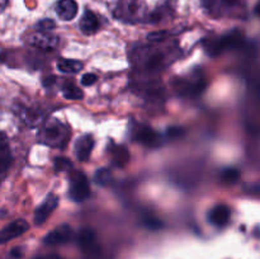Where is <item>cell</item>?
<instances>
[{
    "mask_svg": "<svg viewBox=\"0 0 260 259\" xmlns=\"http://www.w3.org/2000/svg\"><path fill=\"white\" fill-rule=\"evenodd\" d=\"M25 42L40 51H52L57 47L58 37L47 30L35 29L33 32L28 33Z\"/></svg>",
    "mask_w": 260,
    "mask_h": 259,
    "instance_id": "cell-8",
    "label": "cell"
},
{
    "mask_svg": "<svg viewBox=\"0 0 260 259\" xmlns=\"http://www.w3.org/2000/svg\"><path fill=\"white\" fill-rule=\"evenodd\" d=\"M202 4L215 18H240L246 10V0H202Z\"/></svg>",
    "mask_w": 260,
    "mask_h": 259,
    "instance_id": "cell-4",
    "label": "cell"
},
{
    "mask_svg": "<svg viewBox=\"0 0 260 259\" xmlns=\"http://www.w3.org/2000/svg\"><path fill=\"white\" fill-rule=\"evenodd\" d=\"M73 168V163L68 157H56L55 159V169L56 172H65Z\"/></svg>",
    "mask_w": 260,
    "mask_h": 259,
    "instance_id": "cell-24",
    "label": "cell"
},
{
    "mask_svg": "<svg viewBox=\"0 0 260 259\" xmlns=\"http://www.w3.org/2000/svg\"><path fill=\"white\" fill-rule=\"evenodd\" d=\"M28 229H29V223L23 220V218L13 221V222H10L9 225H7L0 230V244L8 243L13 239L23 235L24 233H27Z\"/></svg>",
    "mask_w": 260,
    "mask_h": 259,
    "instance_id": "cell-12",
    "label": "cell"
},
{
    "mask_svg": "<svg viewBox=\"0 0 260 259\" xmlns=\"http://www.w3.org/2000/svg\"><path fill=\"white\" fill-rule=\"evenodd\" d=\"M231 217L230 208L226 205H217L208 213V221L216 228H223L229 223Z\"/></svg>",
    "mask_w": 260,
    "mask_h": 259,
    "instance_id": "cell-15",
    "label": "cell"
},
{
    "mask_svg": "<svg viewBox=\"0 0 260 259\" xmlns=\"http://www.w3.org/2000/svg\"><path fill=\"white\" fill-rule=\"evenodd\" d=\"M62 94L66 99H70V101H80L84 96L83 90L79 89L74 83L63 84Z\"/></svg>",
    "mask_w": 260,
    "mask_h": 259,
    "instance_id": "cell-21",
    "label": "cell"
},
{
    "mask_svg": "<svg viewBox=\"0 0 260 259\" xmlns=\"http://www.w3.org/2000/svg\"><path fill=\"white\" fill-rule=\"evenodd\" d=\"M164 41H157L150 45H135L131 47L129 60L132 66L144 75H152L172 65L180 57V48L177 43Z\"/></svg>",
    "mask_w": 260,
    "mask_h": 259,
    "instance_id": "cell-1",
    "label": "cell"
},
{
    "mask_svg": "<svg viewBox=\"0 0 260 259\" xmlns=\"http://www.w3.org/2000/svg\"><path fill=\"white\" fill-rule=\"evenodd\" d=\"M78 244L81 250L88 255V258H98L101 249H99L96 235L91 229H81L78 234Z\"/></svg>",
    "mask_w": 260,
    "mask_h": 259,
    "instance_id": "cell-10",
    "label": "cell"
},
{
    "mask_svg": "<svg viewBox=\"0 0 260 259\" xmlns=\"http://www.w3.org/2000/svg\"><path fill=\"white\" fill-rule=\"evenodd\" d=\"M94 180H95L96 184L102 185H108L112 180V172L107 168H101L99 170H96L95 175H94Z\"/></svg>",
    "mask_w": 260,
    "mask_h": 259,
    "instance_id": "cell-22",
    "label": "cell"
},
{
    "mask_svg": "<svg viewBox=\"0 0 260 259\" xmlns=\"http://www.w3.org/2000/svg\"><path fill=\"white\" fill-rule=\"evenodd\" d=\"M206 78L201 71H194L185 78H178L174 83L177 93L182 96H197L205 90Z\"/></svg>",
    "mask_w": 260,
    "mask_h": 259,
    "instance_id": "cell-5",
    "label": "cell"
},
{
    "mask_svg": "<svg viewBox=\"0 0 260 259\" xmlns=\"http://www.w3.org/2000/svg\"><path fill=\"white\" fill-rule=\"evenodd\" d=\"M7 4H8V0H0V13L5 9Z\"/></svg>",
    "mask_w": 260,
    "mask_h": 259,
    "instance_id": "cell-28",
    "label": "cell"
},
{
    "mask_svg": "<svg viewBox=\"0 0 260 259\" xmlns=\"http://www.w3.org/2000/svg\"><path fill=\"white\" fill-rule=\"evenodd\" d=\"M55 28V22L51 19H43L36 25V29H40V30H47V32H51V30Z\"/></svg>",
    "mask_w": 260,
    "mask_h": 259,
    "instance_id": "cell-25",
    "label": "cell"
},
{
    "mask_svg": "<svg viewBox=\"0 0 260 259\" xmlns=\"http://www.w3.org/2000/svg\"><path fill=\"white\" fill-rule=\"evenodd\" d=\"M90 196V185L85 174L79 170L70 173V184H69V197L75 202H83Z\"/></svg>",
    "mask_w": 260,
    "mask_h": 259,
    "instance_id": "cell-7",
    "label": "cell"
},
{
    "mask_svg": "<svg viewBox=\"0 0 260 259\" xmlns=\"http://www.w3.org/2000/svg\"><path fill=\"white\" fill-rule=\"evenodd\" d=\"M58 205V197L53 193H50V195L46 197V200L36 208L35 211V222L37 225H42L47 221V218L52 215L53 211L56 210Z\"/></svg>",
    "mask_w": 260,
    "mask_h": 259,
    "instance_id": "cell-11",
    "label": "cell"
},
{
    "mask_svg": "<svg viewBox=\"0 0 260 259\" xmlns=\"http://www.w3.org/2000/svg\"><path fill=\"white\" fill-rule=\"evenodd\" d=\"M109 151H111L112 159H113V163L117 167L122 168L128 163L129 152L124 146H121V145H112L109 147Z\"/></svg>",
    "mask_w": 260,
    "mask_h": 259,
    "instance_id": "cell-19",
    "label": "cell"
},
{
    "mask_svg": "<svg viewBox=\"0 0 260 259\" xmlns=\"http://www.w3.org/2000/svg\"><path fill=\"white\" fill-rule=\"evenodd\" d=\"M74 238V231L71 226L69 225H61L56 228L55 230L51 231L47 236L45 238V243L47 245H61V244H66L71 241Z\"/></svg>",
    "mask_w": 260,
    "mask_h": 259,
    "instance_id": "cell-13",
    "label": "cell"
},
{
    "mask_svg": "<svg viewBox=\"0 0 260 259\" xmlns=\"http://www.w3.org/2000/svg\"><path fill=\"white\" fill-rule=\"evenodd\" d=\"M12 152H10L9 141L7 135L0 132V180L7 175L12 165Z\"/></svg>",
    "mask_w": 260,
    "mask_h": 259,
    "instance_id": "cell-14",
    "label": "cell"
},
{
    "mask_svg": "<svg viewBox=\"0 0 260 259\" xmlns=\"http://www.w3.org/2000/svg\"><path fill=\"white\" fill-rule=\"evenodd\" d=\"M57 69L61 73L65 74H76L83 69V63L78 60H70V58H61L57 62Z\"/></svg>",
    "mask_w": 260,
    "mask_h": 259,
    "instance_id": "cell-20",
    "label": "cell"
},
{
    "mask_svg": "<svg viewBox=\"0 0 260 259\" xmlns=\"http://www.w3.org/2000/svg\"><path fill=\"white\" fill-rule=\"evenodd\" d=\"M114 15L128 23H154L145 0H118Z\"/></svg>",
    "mask_w": 260,
    "mask_h": 259,
    "instance_id": "cell-3",
    "label": "cell"
},
{
    "mask_svg": "<svg viewBox=\"0 0 260 259\" xmlns=\"http://www.w3.org/2000/svg\"><path fill=\"white\" fill-rule=\"evenodd\" d=\"M56 13L62 20H73L78 14V4L75 0H58Z\"/></svg>",
    "mask_w": 260,
    "mask_h": 259,
    "instance_id": "cell-17",
    "label": "cell"
},
{
    "mask_svg": "<svg viewBox=\"0 0 260 259\" xmlns=\"http://www.w3.org/2000/svg\"><path fill=\"white\" fill-rule=\"evenodd\" d=\"M132 137H134L135 141L147 147H157L161 145L160 135L156 134L151 127L146 126V124H136L132 128Z\"/></svg>",
    "mask_w": 260,
    "mask_h": 259,
    "instance_id": "cell-9",
    "label": "cell"
},
{
    "mask_svg": "<svg viewBox=\"0 0 260 259\" xmlns=\"http://www.w3.org/2000/svg\"><path fill=\"white\" fill-rule=\"evenodd\" d=\"M240 178V173L238 169H225L221 174V179L226 184H234L236 183Z\"/></svg>",
    "mask_w": 260,
    "mask_h": 259,
    "instance_id": "cell-23",
    "label": "cell"
},
{
    "mask_svg": "<svg viewBox=\"0 0 260 259\" xmlns=\"http://www.w3.org/2000/svg\"><path fill=\"white\" fill-rule=\"evenodd\" d=\"M99 28H101V23H99L98 17L91 10H86L80 20L81 32L86 36H90L98 32Z\"/></svg>",
    "mask_w": 260,
    "mask_h": 259,
    "instance_id": "cell-18",
    "label": "cell"
},
{
    "mask_svg": "<svg viewBox=\"0 0 260 259\" xmlns=\"http://www.w3.org/2000/svg\"><path fill=\"white\" fill-rule=\"evenodd\" d=\"M35 259H62V258H60L58 255H55V254H48V255L37 256V258H35Z\"/></svg>",
    "mask_w": 260,
    "mask_h": 259,
    "instance_id": "cell-27",
    "label": "cell"
},
{
    "mask_svg": "<svg viewBox=\"0 0 260 259\" xmlns=\"http://www.w3.org/2000/svg\"><path fill=\"white\" fill-rule=\"evenodd\" d=\"M243 36L239 32H231L218 38H208L205 41V47L208 55L217 56L223 51L233 50L243 45Z\"/></svg>",
    "mask_w": 260,
    "mask_h": 259,
    "instance_id": "cell-6",
    "label": "cell"
},
{
    "mask_svg": "<svg viewBox=\"0 0 260 259\" xmlns=\"http://www.w3.org/2000/svg\"><path fill=\"white\" fill-rule=\"evenodd\" d=\"M94 149V137L91 135H84L76 141L75 155L79 161H86L90 157Z\"/></svg>",
    "mask_w": 260,
    "mask_h": 259,
    "instance_id": "cell-16",
    "label": "cell"
},
{
    "mask_svg": "<svg viewBox=\"0 0 260 259\" xmlns=\"http://www.w3.org/2000/svg\"><path fill=\"white\" fill-rule=\"evenodd\" d=\"M70 140V128L60 119L50 118L38 132V141L55 149H63Z\"/></svg>",
    "mask_w": 260,
    "mask_h": 259,
    "instance_id": "cell-2",
    "label": "cell"
},
{
    "mask_svg": "<svg viewBox=\"0 0 260 259\" xmlns=\"http://www.w3.org/2000/svg\"><path fill=\"white\" fill-rule=\"evenodd\" d=\"M96 80H98V78H96L95 74H85V75L81 78V84H83L84 86H90L93 85L94 83H96Z\"/></svg>",
    "mask_w": 260,
    "mask_h": 259,
    "instance_id": "cell-26",
    "label": "cell"
}]
</instances>
